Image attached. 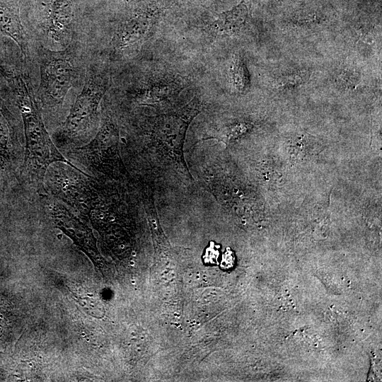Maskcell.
<instances>
[{
	"mask_svg": "<svg viewBox=\"0 0 382 382\" xmlns=\"http://www.w3.org/2000/svg\"><path fill=\"white\" fill-rule=\"evenodd\" d=\"M191 3L204 8H209L216 5V0H187Z\"/></svg>",
	"mask_w": 382,
	"mask_h": 382,
	"instance_id": "cell-19",
	"label": "cell"
},
{
	"mask_svg": "<svg viewBox=\"0 0 382 382\" xmlns=\"http://www.w3.org/2000/svg\"><path fill=\"white\" fill-rule=\"evenodd\" d=\"M359 79V74L354 69L345 67L337 74L336 83L340 88L352 89L357 86Z\"/></svg>",
	"mask_w": 382,
	"mask_h": 382,
	"instance_id": "cell-17",
	"label": "cell"
},
{
	"mask_svg": "<svg viewBox=\"0 0 382 382\" xmlns=\"http://www.w3.org/2000/svg\"><path fill=\"white\" fill-rule=\"evenodd\" d=\"M197 97L175 110L146 117L141 124L143 150L151 171L175 175L181 182H194L184 157L183 146L188 127L201 112Z\"/></svg>",
	"mask_w": 382,
	"mask_h": 382,
	"instance_id": "cell-4",
	"label": "cell"
},
{
	"mask_svg": "<svg viewBox=\"0 0 382 382\" xmlns=\"http://www.w3.org/2000/svg\"><path fill=\"white\" fill-rule=\"evenodd\" d=\"M308 74L306 71H296L280 76L275 82L277 89H290L298 87L304 83Z\"/></svg>",
	"mask_w": 382,
	"mask_h": 382,
	"instance_id": "cell-16",
	"label": "cell"
},
{
	"mask_svg": "<svg viewBox=\"0 0 382 382\" xmlns=\"http://www.w3.org/2000/svg\"><path fill=\"white\" fill-rule=\"evenodd\" d=\"M112 84V71L108 58L93 51L81 91L57 130V137L71 144H86L90 141L98 129L99 108Z\"/></svg>",
	"mask_w": 382,
	"mask_h": 382,
	"instance_id": "cell-5",
	"label": "cell"
},
{
	"mask_svg": "<svg viewBox=\"0 0 382 382\" xmlns=\"http://www.w3.org/2000/svg\"><path fill=\"white\" fill-rule=\"evenodd\" d=\"M167 0H123L108 22V42L99 50L111 64L132 58L168 8Z\"/></svg>",
	"mask_w": 382,
	"mask_h": 382,
	"instance_id": "cell-6",
	"label": "cell"
},
{
	"mask_svg": "<svg viewBox=\"0 0 382 382\" xmlns=\"http://www.w3.org/2000/svg\"><path fill=\"white\" fill-rule=\"evenodd\" d=\"M217 257L218 250L215 248V245L211 243L210 246L206 249L203 260L207 264H212L216 262Z\"/></svg>",
	"mask_w": 382,
	"mask_h": 382,
	"instance_id": "cell-18",
	"label": "cell"
},
{
	"mask_svg": "<svg viewBox=\"0 0 382 382\" xmlns=\"http://www.w3.org/2000/svg\"><path fill=\"white\" fill-rule=\"evenodd\" d=\"M228 76L232 88L238 92L243 93L249 87L250 79L246 66L240 56H236L232 59Z\"/></svg>",
	"mask_w": 382,
	"mask_h": 382,
	"instance_id": "cell-14",
	"label": "cell"
},
{
	"mask_svg": "<svg viewBox=\"0 0 382 382\" xmlns=\"http://www.w3.org/2000/svg\"><path fill=\"white\" fill-rule=\"evenodd\" d=\"M21 13L33 45L52 50L88 40L97 16L93 0H21Z\"/></svg>",
	"mask_w": 382,
	"mask_h": 382,
	"instance_id": "cell-2",
	"label": "cell"
},
{
	"mask_svg": "<svg viewBox=\"0 0 382 382\" xmlns=\"http://www.w3.org/2000/svg\"><path fill=\"white\" fill-rule=\"evenodd\" d=\"M34 48L37 98L42 115L54 120L61 113L69 91L82 87L94 50L87 40H74L59 50L40 45H35Z\"/></svg>",
	"mask_w": 382,
	"mask_h": 382,
	"instance_id": "cell-3",
	"label": "cell"
},
{
	"mask_svg": "<svg viewBox=\"0 0 382 382\" xmlns=\"http://www.w3.org/2000/svg\"><path fill=\"white\" fill-rule=\"evenodd\" d=\"M178 76H166L150 81L139 77L126 79L115 88L120 102L127 105L151 106L158 110L173 108V103L183 90Z\"/></svg>",
	"mask_w": 382,
	"mask_h": 382,
	"instance_id": "cell-8",
	"label": "cell"
},
{
	"mask_svg": "<svg viewBox=\"0 0 382 382\" xmlns=\"http://www.w3.org/2000/svg\"><path fill=\"white\" fill-rule=\"evenodd\" d=\"M17 110L6 81L0 74V164L8 159V150L17 137Z\"/></svg>",
	"mask_w": 382,
	"mask_h": 382,
	"instance_id": "cell-12",
	"label": "cell"
},
{
	"mask_svg": "<svg viewBox=\"0 0 382 382\" xmlns=\"http://www.w3.org/2000/svg\"><path fill=\"white\" fill-rule=\"evenodd\" d=\"M47 171L49 187L59 199L83 214H90L97 205L98 192L91 177L80 169L57 162Z\"/></svg>",
	"mask_w": 382,
	"mask_h": 382,
	"instance_id": "cell-9",
	"label": "cell"
},
{
	"mask_svg": "<svg viewBox=\"0 0 382 382\" xmlns=\"http://www.w3.org/2000/svg\"><path fill=\"white\" fill-rule=\"evenodd\" d=\"M101 104L98 129L90 141L76 149L77 153L94 170L121 180L128 173L120 151V126L108 102L104 100Z\"/></svg>",
	"mask_w": 382,
	"mask_h": 382,
	"instance_id": "cell-7",
	"label": "cell"
},
{
	"mask_svg": "<svg viewBox=\"0 0 382 382\" xmlns=\"http://www.w3.org/2000/svg\"><path fill=\"white\" fill-rule=\"evenodd\" d=\"M0 74L11 91L19 110L25 140L23 171L38 191L45 190L48 168L57 162L76 169L58 150L43 120L37 98V80L30 66L19 53H11L0 60Z\"/></svg>",
	"mask_w": 382,
	"mask_h": 382,
	"instance_id": "cell-1",
	"label": "cell"
},
{
	"mask_svg": "<svg viewBox=\"0 0 382 382\" xmlns=\"http://www.w3.org/2000/svg\"><path fill=\"white\" fill-rule=\"evenodd\" d=\"M50 214L55 226L82 250L98 266L101 257L96 248V242L91 229L66 207L54 203L50 207Z\"/></svg>",
	"mask_w": 382,
	"mask_h": 382,
	"instance_id": "cell-10",
	"label": "cell"
},
{
	"mask_svg": "<svg viewBox=\"0 0 382 382\" xmlns=\"http://www.w3.org/2000/svg\"><path fill=\"white\" fill-rule=\"evenodd\" d=\"M71 285V284H70ZM69 290L73 294L78 303L91 316L101 318L105 313L103 305L99 298L95 294H90L86 291V296H83L74 286H67Z\"/></svg>",
	"mask_w": 382,
	"mask_h": 382,
	"instance_id": "cell-15",
	"label": "cell"
},
{
	"mask_svg": "<svg viewBox=\"0 0 382 382\" xmlns=\"http://www.w3.org/2000/svg\"><path fill=\"white\" fill-rule=\"evenodd\" d=\"M21 0H0V32L13 40L25 60L37 69L34 59L35 48L21 18Z\"/></svg>",
	"mask_w": 382,
	"mask_h": 382,
	"instance_id": "cell-11",
	"label": "cell"
},
{
	"mask_svg": "<svg viewBox=\"0 0 382 382\" xmlns=\"http://www.w3.org/2000/svg\"><path fill=\"white\" fill-rule=\"evenodd\" d=\"M250 14L247 0L232 9L220 13L210 24L209 28L218 35H232L238 33L245 26Z\"/></svg>",
	"mask_w": 382,
	"mask_h": 382,
	"instance_id": "cell-13",
	"label": "cell"
}]
</instances>
